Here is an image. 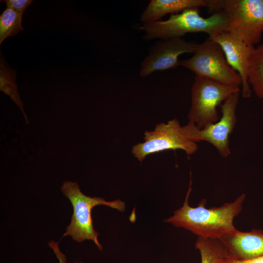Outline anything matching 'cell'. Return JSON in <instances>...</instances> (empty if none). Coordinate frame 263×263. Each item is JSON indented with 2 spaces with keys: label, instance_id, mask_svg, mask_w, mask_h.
Listing matches in <instances>:
<instances>
[{
  "label": "cell",
  "instance_id": "obj_10",
  "mask_svg": "<svg viewBox=\"0 0 263 263\" xmlns=\"http://www.w3.org/2000/svg\"><path fill=\"white\" fill-rule=\"evenodd\" d=\"M211 40L221 46L227 63L239 75L243 97H249L252 91L248 81V71L250 58L255 47L248 45L227 31L222 32Z\"/></svg>",
  "mask_w": 263,
  "mask_h": 263
},
{
  "label": "cell",
  "instance_id": "obj_9",
  "mask_svg": "<svg viewBox=\"0 0 263 263\" xmlns=\"http://www.w3.org/2000/svg\"><path fill=\"white\" fill-rule=\"evenodd\" d=\"M198 45L182 38L159 39L149 49L148 56L142 61L140 76L147 77L157 71L175 68L179 66V56L185 53L194 54Z\"/></svg>",
  "mask_w": 263,
  "mask_h": 263
},
{
  "label": "cell",
  "instance_id": "obj_11",
  "mask_svg": "<svg viewBox=\"0 0 263 263\" xmlns=\"http://www.w3.org/2000/svg\"><path fill=\"white\" fill-rule=\"evenodd\" d=\"M230 260L247 261L263 256V231L242 232L236 229L220 239Z\"/></svg>",
  "mask_w": 263,
  "mask_h": 263
},
{
  "label": "cell",
  "instance_id": "obj_14",
  "mask_svg": "<svg viewBox=\"0 0 263 263\" xmlns=\"http://www.w3.org/2000/svg\"><path fill=\"white\" fill-rule=\"evenodd\" d=\"M248 81L256 95L263 99V43L255 47L250 56Z\"/></svg>",
  "mask_w": 263,
  "mask_h": 263
},
{
  "label": "cell",
  "instance_id": "obj_19",
  "mask_svg": "<svg viewBox=\"0 0 263 263\" xmlns=\"http://www.w3.org/2000/svg\"><path fill=\"white\" fill-rule=\"evenodd\" d=\"M227 263H263V256L247 261H234L229 260Z\"/></svg>",
  "mask_w": 263,
  "mask_h": 263
},
{
  "label": "cell",
  "instance_id": "obj_16",
  "mask_svg": "<svg viewBox=\"0 0 263 263\" xmlns=\"http://www.w3.org/2000/svg\"><path fill=\"white\" fill-rule=\"evenodd\" d=\"M24 12H17L6 8L0 16V43L8 37L16 35L23 30L21 26Z\"/></svg>",
  "mask_w": 263,
  "mask_h": 263
},
{
  "label": "cell",
  "instance_id": "obj_6",
  "mask_svg": "<svg viewBox=\"0 0 263 263\" xmlns=\"http://www.w3.org/2000/svg\"><path fill=\"white\" fill-rule=\"evenodd\" d=\"M240 91L238 86L226 85L195 76L191 90L188 121L199 129L217 122L219 118L217 107L230 95Z\"/></svg>",
  "mask_w": 263,
  "mask_h": 263
},
{
  "label": "cell",
  "instance_id": "obj_7",
  "mask_svg": "<svg viewBox=\"0 0 263 263\" xmlns=\"http://www.w3.org/2000/svg\"><path fill=\"white\" fill-rule=\"evenodd\" d=\"M239 97V93H236L224 101L221 106L222 117L217 122L199 129L194 123L188 121L182 127V133L194 142L206 141L210 143L222 156L227 157L231 153L229 139L237 122L236 110Z\"/></svg>",
  "mask_w": 263,
  "mask_h": 263
},
{
  "label": "cell",
  "instance_id": "obj_13",
  "mask_svg": "<svg viewBox=\"0 0 263 263\" xmlns=\"http://www.w3.org/2000/svg\"><path fill=\"white\" fill-rule=\"evenodd\" d=\"M195 246L200 251L201 263H227L229 260L223 244L219 239L198 237Z\"/></svg>",
  "mask_w": 263,
  "mask_h": 263
},
{
  "label": "cell",
  "instance_id": "obj_5",
  "mask_svg": "<svg viewBox=\"0 0 263 263\" xmlns=\"http://www.w3.org/2000/svg\"><path fill=\"white\" fill-rule=\"evenodd\" d=\"M178 65L196 76L224 85L239 87L242 84L239 75L227 63L221 46L209 38L199 44L192 57L179 60Z\"/></svg>",
  "mask_w": 263,
  "mask_h": 263
},
{
  "label": "cell",
  "instance_id": "obj_20",
  "mask_svg": "<svg viewBox=\"0 0 263 263\" xmlns=\"http://www.w3.org/2000/svg\"><path fill=\"white\" fill-rule=\"evenodd\" d=\"M75 263H79L78 262H75Z\"/></svg>",
  "mask_w": 263,
  "mask_h": 263
},
{
  "label": "cell",
  "instance_id": "obj_8",
  "mask_svg": "<svg viewBox=\"0 0 263 263\" xmlns=\"http://www.w3.org/2000/svg\"><path fill=\"white\" fill-rule=\"evenodd\" d=\"M181 128L175 118L157 124L153 131L144 132V142L133 146L132 154L140 162L149 155L170 150L180 149L188 155L194 154L198 145L183 134Z\"/></svg>",
  "mask_w": 263,
  "mask_h": 263
},
{
  "label": "cell",
  "instance_id": "obj_2",
  "mask_svg": "<svg viewBox=\"0 0 263 263\" xmlns=\"http://www.w3.org/2000/svg\"><path fill=\"white\" fill-rule=\"evenodd\" d=\"M227 29V19L223 11H216L205 18L200 15L199 8L170 14L166 20L143 22L139 28L144 32L143 38L146 40L182 38L187 33L197 32L205 33L212 39Z\"/></svg>",
  "mask_w": 263,
  "mask_h": 263
},
{
  "label": "cell",
  "instance_id": "obj_18",
  "mask_svg": "<svg viewBox=\"0 0 263 263\" xmlns=\"http://www.w3.org/2000/svg\"><path fill=\"white\" fill-rule=\"evenodd\" d=\"M50 244V246L53 249L55 253L56 254L57 259L59 260V263H66V260L65 256L59 250L58 247L55 244Z\"/></svg>",
  "mask_w": 263,
  "mask_h": 263
},
{
  "label": "cell",
  "instance_id": "obj_15",
  "mask_svg": "<svg viewBox=\"0 0 263 263\" xmlns=\"http://www.w3.org/2000/svg\"><path fill=\"white\" fill-rule=\"evenodd\" d=\"M17 72L9 67L2 58L0 59V89L8 95L19 107L25 119L26 123L29 120L24 112L22 102L20 100L16 83Z\"/></svg>",
  "mask_w": 263,
  "mask_h": 263
},
{
  "label": "cell",
  "instance_id": "obj_17",
  "mask_svg": "<svg viewBox=\"0 0 263 263\" xmlns=\"http://www.w3.org/2000/svg\"><path fill=\"white\" fill-rule=\"evenodd\" d=\"M7 8L17 12H24L25 10L33 2L32 0H6L4 1Z\"/></svg>",
  "mask_w": 263,
  "mask_h": 263
},
{
  "label": "cell",
  "instance_id": "obj_1",
  "mask_svg": "<svg viewBox=\"0 0 263 263\" xmlns=\"http://www.w3.org/2000/svg\"><path fill=\"white\" fill-rule=\"evenodd\" d=\"M191 182L183 206L165 222L205 238L220 239L235 230L233 220L242 210L245 195L242 194L234 202L225 203L219 207L207 208L205 207L206 200L204 199L197 207H193L188 203Z\"/></svg>",
  "mask_w": 263,
  "mask_h": 263
},
{
  "label": "cell",
  "instance_id": "obj_3",
  "mask_svg": "<svg viewBox=\"0 0 263 263\" xmlns=\"http://www.w3.org/2000/svg\"><path fill=\"white\" fill-rule=\"evenodd\" d=\"M210 13L223 11L227 32L249 46L258 43L263 32V0H207Z\"/></svg>",
  "mask_w": 263,
  "mask_h": 263
},
{
  "label": "cell",
  "instance_id": "obj_12",
  "mask_svg": "<svg viewBox=\"0 0 263 263\" xmlns=\"http://www.w3.org/2000/svg\"><path fill=\"white\" fill-rule=\"evenodd\" d=\"M207 5V0H151L142 13L140 20L142 23L159 20L168 14H178Z\"/></svg>",
  "mask_w": 263,
  "mask_h": 263
},
{
  "label": "cell",
  "instance_id": "obj_4",
  "mask_svg": "<svg viewBox=\"0 0 263 263\" xmlns=\"http://www.w3.org/2000/svg\"><path fill=\"white\" fill-rule=\"evenodd\" d=\"M61 190L70 200L73 207L71 223L62 238L70 236L78 243L91 240L99 250H102V246L97 240L99 234L93 227L92 209L96 206L102 205L123 212L125 209V203L118 199L108 202L101 197L87 196L81 192L75 182H64Z\"/></svg>",
  "mask_w": 263,
  "mask_h": 263
}]
</instances>
